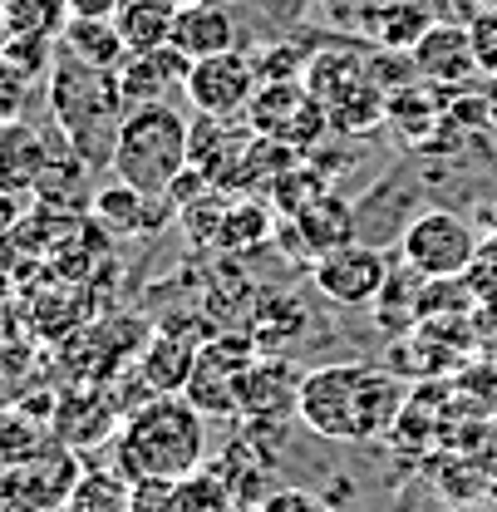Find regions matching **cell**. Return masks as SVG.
<instances>
[{
    "label": "cell",
    "mask_w": 497,
    "mask_h": 512,
    "mask_svg": "<svg viewBox=\"0 0 497 512\" xmlns=\"http://www.w3.org/2000/svg\"><path fill=\"white\" fill-rule=\"evenodd\" d=\"M247 124L261 133V138H276L286 148H301V153H315V143L330 133V114L325 104L306 89V79H266L256 84L247 104Z\"/></svg>",
    "instance_id": "8992f818"
},
{
    "label": "cell",
    "mask_w": 497,
    "mask_h": 512,
    "mask_svg": "<svg viewBox=\"0 0 497 512\" xmlns=\"http://www.w3.org/2000/svg\"><path fill=\"white\" fill-rule=\"evenodd\" d=\"M256 512H330V508H325V498H315L306 488H271Z\"/></svg>",
    "instance_id": "d590c367"
},
{
    "label": "cell",
    "mask_w": 497,
    "mask_h": 512,
    "mask_svg": "<svg viewBox=\"0 0 497 512\" xmlns=\"http://www.w3.org/2000/svg\"><path fill=\"white\" fill-rule=\"evenodd\" d=\"M301 370L291 365L286 350H261L242 375V419L251 424H276L286 414H296L301 404Z\"/></svg>",
    "instance_id": "9a60e30c"
},
{
    "label": "cell",
    "mask_w": 497,
    "mask_h": 512,
    "mask_svg": "<svg viewBox=\"0 0 497 512\" xmlns=\"http://www.w3.org/2000/svg\"><path fill=\"white\" fill-rule=\"evenodd\" d=\"M251 143H256V128L247 124V114H197L187 119V168L202 173L212 188L232 192Z\"/></svg>",
    "instance_id": "30bf717a"
},
{
    "label": "cell",
    "mask_w": 497,
    "mask_h": 512,
    "mask_svg": "<svg viewBox=\"0 0 497 512\" xmlns=\"http://www.w3.org/2000/svg\"><path fill=\"white\" fill-rule=\"evenodd\" d=\"M399 252H404V266H414L429 281H458L478 261V232H473L468 217H458L448 207H434V212H419L404 227Z\"/></svg>",
    "instance_id": "52a82bcc"
},
{
    "label": "cell",
    "mask_w": 497,
    "mask_h": 512,
    "mask_svg": "<svg viewBox=\"0 0 497 512\" xmlns=\"http://www.w3.org/2000/svg\"><path fill=\"white\" fill-rule=\"evenodd\" d=\"M483 99H488V119H493V128H497V74L483 79Z\"/></svg>",
    "instance_id": "ab89813d"
},
{
    "label": "cell",
    "mask_w": 497,
    "mask_h": 512,
    "mask_svg": "<svg viewBox=\"0 0 497 512\" xmlns=\"http://www.w3.org/2000/svg\"><path fill=\"white\" fill-rule=\"evenodd\" d=\"M276 237L291 247V256H301V261H320V256H330V252H340V247H350V242H355V207H350L345 197L325 192V197H315L306 212L281 217Z\"/></svg>",
    "instance_id": "5bb4252c"
},
{
    "label": "cell",
    "mask_w": 497,
    "mask_h": 512,
    "mask_svg": "<svg viewBox=\"0 0 497 512\" xmlns=\"http://www.w3.org/2000/svg\"><path fill=\"white\" fill-rule=\"evenodd\" d=\"M173 5H178V10H183V5H202V0H173Z\"/></svg>",
    "instance_id": "60d3db41"
},
{
    "label": "cell",
    "mask_w": 497,
    "mask_h": 512,
    "mask_svg": "<svg viewBox=\"0 0 497 512\" xmlns=\"http://www.w3.org/2000/svg\"><path fill=\"white\" fill-rule=\"evenodd\" d=\"M60 512H64V508H60Z\"/></svg>",
    "instance_id": "bcb514c9"
},
{
    "label": "cell",
    "mask_w": 497,
    "mask_h": 512,
    "mask_svg": "<svg viewBox=\"0 0 497 512\" xmlns=\"http://www.w3.org/2000/svg\"><path fill=\"white\" fill-rule=\"evenodd\" d=\"M256 84H261L256 60L247 50H227V55H212V60H192L183 94L192 114H247Z\"/></svg>",
    "instance_id": "7c38bea8"
},
{
    "label": "cell",
    "mask_w": 497,
    "mask_h": 512,
    "mask_svg": "<svg viewBox=\"0 0 497 512\" xmlns=\"http://www.w3.org/2000/svg\"><path fill=\"white\" fill-rule=\"evenodd\" d=\"M35 74L30 69H20L15 60H5L0 55V124H15V119H25L30 114V99H35Z\"/></svg>",
    "instance_id": "d6a6232c"
},
{
    "label": "cell",
    "mask_w": 497,
    "mask_h": 512,
    "mask_svg": "<svg viewBox=\"0 0 497 512\" xmlns=\"http://www.w3.org/2000/svg\"><path fill=\"white\" fill-rule=\"evenodd\" d=\"M301 158H306L301 148H286V143L256 133V143L247 148V158H242V168H237L232 192H237V197H271V188H276Z\"/></svg>",
    "instance_id": "4316f807"
},
{
    "label": "cell",
    "mask_w": 497,
    "mask_h": 512,
    "mask_svg": "<svg viewBox=\"0 0 497 512\" xmlns=\"http://www.w3.org/2000/svg\"><path fill=\"white\" fill-rule=\"evenodd\" d=\"M0 50H5V20H0Z\"/></svg>",
    "instance_id": "b9f144b4"
},
{
    "label": "cell",
    "mask_w": 497,
    "mask_h": 512,
    "mask_svg": "<svg viewBox=\"0 0 497 512\" xmlns=\"http://www.w3.org/2000/svg\"><path fill=\"white\" fill-rule=\"evenodd\" d=\"M256 340L247 330H222L212 335L202 350H197V365H192V380H187L183 399L207 414V419H237L242 414V375L256 360Z\"/></svg>",
    "instance_id": "5b68a950"
},
{
    "label": "cell",
    "mask_w": 497,
    "mask_h": 512,
    "mask_svg": "<svg viewBox=\"0 0 497 512\" xmlns=\"http://www.w3.org/2000/svg\"><path fill=\"white\" fill-rule=\"evenodd\" d=\"M311 325V311L301 296L281 291V296H261L256 316L247 320V335L256 340V350H286L291 340H301Z\"/></svg>",
    "instance_id": "484cf974"
},
{
    "label": "cell",
    "mask_w": 497,
    "mask_h": 512,
    "mask_svg": "<svg viewBox=\"0 0 497 512\" xmlns=\"http://www.w3.org/2000/svg\"><path fill=\"white\" fill-rule=\"evenodd\" d=\"M79 473H84L79 453L50 439L35 458H25V463L0 473V498L20 503L30 512H60L69 503V493H74V483H79Z\"/></svg>",
    "instance_id": "9c48e42d"
},
{
    "label": "cell",
    "mask_w": 497,
    "mask_h": 512,
    "mask_svg": "<svg viewBox=\"0 0 497 512\" xmlns=\"http://www.w3.org/2000/svg\"><path fill=\"white\" fill-rule=\"evenodd\" d=\"M404 409H409L404 375L379 370V365H360V360H335V365H320L301 380L296 419L315 439L370 444V439L394 434Z\"/></svg>",
    "instance_id": "6da1fadb"
},
{
    "label": "cell",
    "mask_w": 497,
    "mask_h": 512,
    "mask_svg": "<svg viewBox=\"0 0 497 512\" xmlns=\"http://www.w3.org/2000/svg\"><path fill=\"white\" fill-rule=\"evenodd\" d=\"M0 20H5V35L60 40L64 25H69V0H5Z\"/></svg>",
    "instance_id": "f546056e"
},
{
    "label": "cell",
    "mask_w": 497,
    "mask_h": 512,
    "mask_svg": "<svg viewBox=\"0 0 497 512\" xmlns=\"http://www.w3.org/2000/svg\"><path fill=\"white\" fill-rule=\"evenodd\" d=\"M414 55V69L424 84L434 89H473L483 74H478V60H473V40H468V25L458 20H434V30L409 50Z\"/></svg>",
    "instance_id": "2e32d148"
},
{
    "label": "cell",
    "mask_w": 497,
    "mask_h": 512,
    "mask_svg": "<svg viewBox=\"0 0 497 512\" xmlns=\"http://www.w3.org/2000/svg\"><path fill=\"white\" fill-rule=\"evenodd\" d=\"M355 20H360V35L370 40L374 50H399V55H409V50L434 30L438 10L429 0H365Z\"/></svg>",
    "instance_id": "d6986e66"
},
{
    "label": "cell",
    "mask_w": 497,
    "mask_h": 512,
    "mask_svg": "<svg viewBox=\"0 0 497 512\" xmlns=\"http://www.w3.org/2000/svg\"><path fill=\"white\" fill-rule=\"evenodd\" d=\"M114 178L143 192H168L187 168V119L173 104H138L128 109L114 143Z\"/></svg>",
    "instance_id": "277c9868"
},
{
    "label": "cell",
    "mask_w": 497,
    "mask_h": 512,
    "mask_svg": "<svg viewBox=\"0 0 497 512\" xmlns=\"http://www.w3.org/2000/svg\"><path fill=\"white\" fill-rule=\"evenodd\" d=\"M124 429V409L114 399V389L99 380H84L74 389H60L55 394V409H50V434L55 444L74 448V453H89V448L119 439Z\"/></svg>",
    "instance_id": "ba28073f"
},
{
    "label": "cell",
    "mask_w": 497,
    "mask_h": 512,
    "mask_svg": "<svg viewBox=\"0 0 497 512\" xmlns=\"http://www.w3.org/2000/svg\"><path fill=\"white\" fill-rule=\"evenodd\" d=\"M119 0H69V15H89V20H114Z\"/></svg>",
    "instance_id": "f35d334b"
},
{
    "label": "cell",
    "mask_w": 497,
    "mask_h": 512,
    "mask_svg": "<svg viewBox=\"0 0 497 512\" xmlns=\"http://www.w3.org/2000/svg\"><path fill=\"white\" fill-rule=\"evenodd\" d=\"M438 10V20H458V25H468L478 10H483V0H429Z\"/></svg>",
    "instance_id": "8d00e7d4"
},
{
    "label": "cell",
    "mask_w": 497,
    "mask_h": 512,
    "mask_svg": "<svg viewBox=\"0 0 497 512\" xmlns=\"http://www.w3.org/2000/svg\"><path fill=\"white\" fill-rule=\"evenodd\" d=\"M60 50L74 55V60L94 64V69H119L128 60V45H124V35H119V25L114 20H89V15H69V25H64V35H60Z\"/></svg>",
    "instance_id": "603a6c76"
},
{
    "label": "cell",
    "mask_w": 497,
    "mask_h": 512,
    "mask_svg": "<svg viewBox=\"0 0 497 512\" xmlns=\"http://www.w3.org/2000/svg\"><path fill=\"white\" fill-rule=\"evenodd\" d=\"M50 439H55L50 424H40V419H35L30 409H20V404H5V409H0V473L15 468V463H25V458H35Z\"/></svg>",
    "instance_id": "f1b7e54d"
},
{
    "label": "cell",
    "mask_w": 497,
    "mask_h": 512,
    "mask_svg": "<svg viewBox=\"0 0 497 512\" xmlns=\"http://www.w3.org/2000/svg\"><path fill=\"white\" fill-rule=\"evenodd\" d=\"M50 158H55V138L40 124H30V119L0 124V192H10V197L40 192Z\"/></svg>",
    "instance_id": "e0dca14e"
},
{
    "label": "cell",
    "mask_w": 497,
    "mask_h": 512,
    "mask_svg": "<svg viewBox=\"0 0 497 512\" xmlns=\"http://www.w3.org/2000/svg\"><path fill=\"white\" fill-rule=\"evenodd\" d=\"M227 207H232V192L207 188L197 202H187L178 212V227L187 232L192 247H212L217 252V237H222V222H227Z\"/></svg>",
    "instance_id": "1f68e13d"
},
{
    "label": "cell",
    "mask_w": 497,
    "mask_h": 512,
    "mask_svg": "<svg viewBox=\"0 0 497 512\" xmlns=\"http://www.w3.org/2000/svg\"><path fill=\"white\" fill-rule=\"evenodd\" d=\"M325 192H330V173H320L311 158H301V163L271 188L266 202L276 207V217H296V212H306L315 197H325Z\"/></svg>",
    "instance_id": "4dcf8cb0"
},
{
    "label": "cell",
    "mask_w": 497,
    "mask_h": 512,
    "mask_svg": "<svg viewBox=\"0 0 497 512\" xmlns=\"http://www.w3.org/2000/svg\"><path fill=\"white\" fill-rule=\"evenodd\" d=\"M64 512H133V478L119 468H84Z\"/></svg>",
    "instance_id": "83f0119b"
},
{
    "label": "cell",
    "mask_w": 497,
    "mask_h": 512,
    "mask_svg": "<svg viewBox=\"0 0 497 512\" xmlns=\"http://www.w3.org/2000/svg\"><path fill=\"white\" fill-rule=\"evenodd\" d=\"M384 281H389V261L379 247H365V242H350L340 252L311 261V286L330 306H345V311L374 306Z\"/></svg>",
    "instance_id": "8fae6325"
},
{
    "label": "cell",
    "mask_w": 497,
    "mask_h": 512,
    "mask_svg": "<svg viewBox=\"0 0 497 512\" xmlns=\"http://www.w3.org/2000/svg\"><path fill=\"white\" fill-rule=\"evenodd\" d=\"M493 232H497V207H493Z\"/></svg>",
    "instance_id": "ee69618b"
},
{
    "label": "cell",
    "mask_w": 497,
    "mask_h": 512,
    "mask_svg": "<svg viewBox=\"0 0 497 512\" xmlns=\"http://www.w3.org/2000/svg\"><path fill=\"white\" fill-rule=\"evenodd\" d=\"M173 50H183L187 60H212L227 50H242V30L227 0H202V5H183L178 25H173Z\"/></svg>",
    "instance_id": "ffe728a7"
},
{
    "label": "cell",
    "mask_w": 497,
    "mask_h": 512,
    "mask_svg": "<svg viewBox=\"0 0 497 512\" xmlns=\"http://www.w3.org/2000/svg\"><path fill=\"white\" fill-rule=\"evenodd\" d=\"M45 99L50 114L60 124L64 143L89 163H114V143H119V124H124L128 104L119 89V69H94V64L64 55L55 60L50 79H45Z\"/></svg>",
    "instance_id": "3957f363"
},
{
    "label": "cell",
    "mask_w": 497,
    "mask_h": 512,
    "mask_svg": "<svg viewBox=\"0 0 497 512\" xmlns=\"http://www.w3.org/2000/svg\"><path fill=\"white\" fill-rule=\"evenodd\" d=\"M281 227L276 207L266 197H237L232 192V207H227V222H222V237H217V252L222 256H242L261 242H271Z\"/></svg>",
    "instance_id": "d4e9b609"
},
{
    "label": "cell",
    "mask_w": 497,
    "mask_h": 512,
    "mask_svg": "<svg viewBox=\"0 0 497 512\" xmlns=\"http://www.w3.org/2000/svg\"><path fill=\"white\" fill-rule=\"evenodd\" d=\"M256 60V79H306V64H311V50L301 45H266V50H251Z\"/></svg>",
    "instance_id": "836d02e7"
},
{
    "label": "cell",
    "mask_w": 497,
    "mask_h": 512,
    "mask_svg": "<svg viewBox=\"0 0 497 512\" xmlns=\"http://www.w3.org/2000/svg\"><path fill=\"white\" fill-rule=\"evenodd\" d=\"M256 306H261V291L251 286V276L237 271V266H222L207 281V291H202V316L212 320L217 330H247Z\"/></svg>",
    "instance_id": "7402d4cb"
},
{
    "label": "cell",
    "mask_w": 497,
    "mask_h": 512,
    "mask_svg": "<svg viewBox=\"0 0 497 512\" xmlns=\"http://www.w3.org/2000/svg\"><path fill=\"white\" fill-rule=\"evenodd\" d=\"M25 222V197H10V192H0V242L15 232Z\"/></svg>",
    "instance_id": "74e56055"
},
{
    "label": "cell",
    "mask_w": 497,
    "mask_h": 512,
    "mask_svg": "<svg viewBox=\"0 0 497 512\" xmlns=\"http://www.w3.org/2000/svg\"><path fill=\"white\" fill-rule=\"evenodd\" d=\"M187 60L183 50L173 45H158V50H138L119 64V89H124V104L138 109V104H168L173 94H183L187 84Z\"/></svg>",
    "instance_id": "ac0fdd59"
},
{
    "label": "cell",
    "mask_w": 497,
    "mask_h": 512,
    "mask_svg": "<svg viewBox=\"0 0 497 512\" xmlns=\"http://www.w3.org/2000/svg\"><path fill=\"white\" fill-rule=\"evenodd\" d=\"M370 74V55L360 45H320V50H311V64H306V89L330 109L340 94H350Z\"/></svg>",
    "instance_id": "44dd1931"
},
{
    "label": "cell",
    "mask_w": 497,
    "mask_h": 512,
    "mask_svg": "<svg viewBox=\"0 0 497 512\" xmlns=\"http://www.w3.org/2000/svg\"><path fill=\"white\" fill-rule=\"evenodd\" d=\"M0 5H5V0H0Z\"/></svg>",
    "instance_id": "f6af8a7d"
},
{
    "label": "cell",
    "mask_w": 497,
    "mask_h": 512,
    "mask_svg": "<svg viewBox=\"0 0 497 512\" xmlns=\"http://www.w3.org/2000/svg\"><path fill=\"white\" fill-rule=\"evenodd\" d=\"M114 25H119V35H124L128 55H138V50H158V45L173 40L178 5H173V0H119Z\"/></svg>",
    "instance_id": "cb8c5ba5"
},
{
    "label": "cell",
    "mask_w": 497,
    "mask_h": 512,
    "mask_svg": "<svg viewBox=\"0 0 497 512\" xmlns=\"http://www.w3.org/2000/svg\"><path fill=\"white\" fill-rule=\"evenodd\" d=\"M483 5H488V10H497V0H483Z\"/></svg>",
    "instance_id": "7bdbcfd3"
},
{
    "label": "cell",
    "mask_w": 497,
    "mask_h": 512,
    "mask_svg": "<svg viewBox=\"0 0 497 512\" xmlns=\"http://www.w3.org/2000/svg\"><path fill=\"white\" fill-rule=\"evenodd\" d=\"M468 40H473V60H478V74L483 79H493L497 74V10H478L473 20H468Z\"/></svg>",
    "instance_id": "e575fe53"
},
{
    "label": "cell",
    "mask_w": 497,
    "mask_h": 512,
    "mask_svg": "<svg viewBox=\"0 0 497 512\" xmlns=\"http://www.w3.org/2000/svg\"><path fill=\"white\" fill-rule=\"evenodd\" d=\"M89 222L109 237H153L168 222H178V207L168 192H143L124 178H114L109 188L89 197Z\"/></svg>",
    "instance_id": "4fadbf2b"
},
{
    "label": "cell",
    "mask_w": 497,
    "mask_h": 512,
    "mask_svg": "<svg viewBox=\"0 0 497 512\" xmlns=\"http://www.w3.org/2000/svg\"><path fill=\"white\" fill-rule=\"evenodd\" d=\"M207 463V414H197L183 394H158L138 414H128L114 439V468L133 483H187Z\"/></svg>",
    "instance_id": "7a4b0ae2"
}]
</instances>
